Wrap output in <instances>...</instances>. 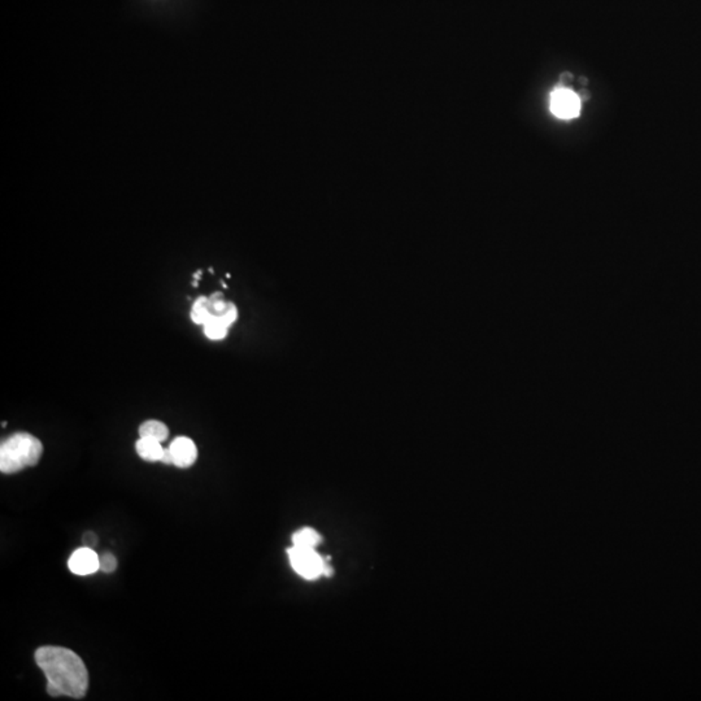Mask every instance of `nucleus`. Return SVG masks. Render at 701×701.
<instances>
[{
	"mask_svg": "<svg viewBox=\"0 0 701 701\" xmlns=\"http://www.w3.org/2000/svg\"><path fill=\"white\" fill-rule=\"evenodd\" d=\"M37 665L47 680L50 696L82 699L88 689V673L82 658L63 647H42L35 652Z\"/></svg>",
	"mask_w": 701,
	"mask_h": 701,
	"instance_id": "obj_1",
	"label": "nucleus"
},
{
	"mask_svg": "<svg viewBox=\"0 0 701 701\" xmlns=\"http://www.w3.org/2000/svg\"><path fill=\"white\" fill-rule=\"evenodd\" d=\"M44 453L41 441L29 432H16L0 445V470L4 474L21 472L38 464Z\"/></svg>",
	"mask_w": 701,
	"mask_h": 701,
	"instance_id": "obj_2",
	"label": "nucleus"
},
{
	"mask_svg": "<svg viewBox=\"0 0 701 701\" xmlns=\"http://www.w3.org/2000/svg\"><path fill=\"white\" fill-rule=\"evenodd\" d=\"M287 553L294 570L304 579L314 581L321 575H332L333 569L329 562L321 557L316 550L292 546Z\"/></svg>",
	"mask_w": 701,
	"mask_h": 701,
	"instance_id": "obj_3",
	"label": "nucleus"
},
{
	"mask_svg": "<svg viewBox=\"0 0 701 701\" xmlns=\"http://www.w3.org/2000/svg\"><path fill=\"white\" fill-rule=\"evenodd\" d=\"M550 111L560 119H574L581 112V100L568 88H557L550 97Z\"/></svg>",
	"mask_w": 701,
	"mask_h": 701,
	"instance_id": "obj_4",
	"label": "nucleus"
},
{
	"mask_svg": "<svg viewBox=\"0 0 701 701\" xmlns=\"http://www.w3.org/2000/svg\"><path fill=\"white\" fill-rule=\"evenodd\" d=\"M68 566L70 572L77 575L94 574L100 569V556H97V552L93 548L84 547L73 552L68 561Z\"/></svg>",
	"mask_w": 701,
	"mask_h": 701,
	"instance_id": "obj_5",
	"label": "nucleus"
},
{
	"mask_svg": "<svg viewBox=\"0 0 701 701\" xmlns=\"http://www.w3.org/2000/svg\"><path fill=\"white\" fill-rule=\"evenodd\" d=\"M238 309L236 304L233 303L225 314L222 316H212L205 321L204 334L211 340H221L227 336L229 333V327L237 321Z\"/></svg>",
	"mask_w": 701,
	"mask_h": 701,
	"instance_id": "obj_6",
	"label": "nucleus"
},
{
	"mask_svg": "<svg viewBox=\"0 0 701 701\" xmlns=\"http://www.w3.org/2000/svg\"><path fill=\"white\" fill-rule=\"evenodd\" d=\"M172 451L173 465L178 468H190L195 464L198 450L195 443L187 436H178L169 445Z\"/></svg>",
	"mask_w": 701,
	"mask_h": 701,
	"instance_id": "obj_7",
	"label": "nucleus"
},
{
	"mask_svg": "<svg viewBox=\"0 0 701 701\" xmlns=\"http://www.w3.org/2000/svg\"><path fill=\"white\" fill-rule=\"evenodd\" d=\"M135 448L143 460L150 461V463L162 461V453H164L162 442H157L151 438H142L140 436V441L135 444Z\"/></svg>",
	"mask_w": 701,
	"mask_h": 701,
	"instance_id": "obj_8",
	"label": "nucleus"
},
{
	"mask_svg": "<svg viewBox=\"0 0 701 701\" xmlns=\"http://www.w3.org/2000/svg\"><path fill=\"white\" fill-rule=\"evenodd\" d=\"M169 435V430L165 423L160 421L150 420L143 422L140 428V436L142 438H151L157 442L166 441Z\"/></svg>",
	"mask_w": 701,
	"mask_h": 701,
	"instance_id": "obj_9",
	"label": "nucleus"
},
{
	"mask_svg": "<svg viewBox=\"0 0 701 701\" xmlns=\"http://www.w3.org/2000/svg\"><path fill=\"white\" fill-rule=\"evenodd\" d=\"M320 543H321V535L316 530L311 529V528H304V529L296 531L292 535V544L295 547L316 550V547Z\"/></svg>",
	"mask_w": 701,
	"mask_h": 701,
	"instance_id": "obj_10",
	"label": "nucleus"
},
{
	"mask_svg": "<svg viewBox=\"0 0 701 701\" xmlns=\"http://www.w3.org/2000/svg\"><path fill=\"white\" fill-rule=\"evenodd\" d=\"M207 299L205 296H200L195 300L191 308V320L195 324L204 325L205 321L211 317V313L207 308Z\"/></svg>",
	"mask_w": 701,
	"mask_h": 701,
	"instance_id": "obj_11",
	"label": "nucleus"
},
{
	"mask_svg": "<svg viewBox=\"0 0 701 701\" xmlns=\"http://www.w3.org/2000/svg\"><path fill=\"white\" fill-rule=\"evenodd\" d=\"M117 568V560L112 553H104L100 556V570L104 573H112Z\"/></svg>",
	"mask_w": 701,
	"mask_h": 701,
	"instance_id": "obj_12",
	"label": "nucleus"
},
{
	"mask_svg": "<svg viewBox=\"0 0 701 701\" xmlns=\"http://www.w3.org/2000/svg\"><path fill=\"white\" fill-rule=\"evenodd\" d=\"M97 535H95L94 532H91V531H88V532H86V534L84 535V543H85V547H90V548H93V547L97 544Z\"/></svg>",
	"mask_w": 701,
	"mask_h": 701,
	"instance_id": "obj_13",
	"label": "nucleus"
},
{
	"mask_svg": "<svg viewBox=\"0 0 701 701\" xmlns=\"http://www.w3.org/2000/svg\"><path fill=\"white\" fill-rule=\"evenodd\" d=\"M162 463L166 465L173 464V456L171 448H164V453H162Z\"/></svg>",
	"mask_w": 701,
	"mask_h": 701,
	"instance_id": "obj_14",
	"label": "nucleus"
}]
</instances>
